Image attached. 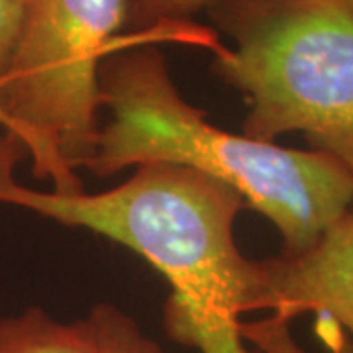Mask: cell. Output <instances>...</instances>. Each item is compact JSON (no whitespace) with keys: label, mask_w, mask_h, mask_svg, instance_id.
Wrapping results in <instances>:
<instances>
[{"label":"cell","mask_w":353,"mask_h":353,"mask_svg":"<svg viewBox=\"0 0 353 353\" xmlns=\"http://www.w3.org/2000/svg\"><path fill=\"white\" fill-rule=\"evenodd\" d=\"M24 148L0 136V202L57 224L81 228L138 253L167 281L163 326L171 340L201 353H257L240 334L255 310L257 261L240 252L234 226L245 208L238 192L187 167L148 163L104 192L61 194L12 176Z\"/></svg>","instance_id":"obj_1"},{"label":"cell","mask_w":353,"mask_h":353,"mask_svg":"<svg viewBox=\"0 0 353 353\" xmlns=\"http://www.w3.org/2000/svg\"><path fill=\"white\" fill-rule=\"evenodd\" d=\"M108 110L85 169L110 176L128 167L167 163L208 175L238 192L277 228L283 255L310 250L352 210L353 176L334 157L283 148L214 126L185 101L165 55L150 43L110 53L99 71Z\"/></svg>","instance_id":"obj_2"},{"label":"cell","mask_w":353,"mask_h":353,"mask_svg":"<svg viewBox=\"0 0 353 353\" xmlns=\"http://www.w3.org/2000/svg\"><path fill=\"white\" fill-rule=\"evenodd\" d=\"M214 71L250 106L243 136L303 134L353 176V10L343 0H230Z\"/></svg>","instance_id":"obj_3"},{"label":"cell","mask_w":353,"mask_h":353,"mask_svg":"<svg viewBox=\"0 0 353 353\" xmlns=\"http://www.w3.org/2000/svg\"><path fill=\"white\" fill-rule=\"evenodd\" d=\"M126 28V0H30L12 61L0 79L4 130L53 192L83 190L99 136L102 61L138 38ZM152 34V32H150Z\"/></svg>","instance_id":"obj_4"},{"label":"cell","mask_w":353,"mask_h":353,"mask_svg":"<svg viewBox=\"0 0 353 353\" xmlns=\"http://www.w3.org/2000/svg\"><path fill=\"white\" fill-rule=\"evenodd\" d=\"M255 310L292 322L312 312L353 340V208L310 250L257 261Z\"/></svg>","instance_id":"obj_5"},{"label":"cell","mask_w":353,"mask_h":353,"mask_svg":"<svg viewBox=\"0 0 353 353\" xmlns=\"http://www.w3.org/2000/svg\"><path fill=\"white\" fill-rule=\"evenodd\" d=\"M0 353H97L88 320L57 322L41 308L0 318Z\"/></svg>","instance_id":"obj_6"},{"label":"cell","mask_w":353,"mask_h":353,"mask_svg":"<svg viewBox=\"0 0 353 353\" xmlns=\"http://www.w3.org/2000/svg\"><path fill=\"white\" fill-rule=\"evenodd\" d=\"M97 353H163V350L139 330L138 322L124 310L99 303L88 314Z\"/></svg>","instance_id":"obj_7"},{"label":"cell","mask_w":353,"mask_h":353,"mask_svg":"<svg viewBox=\"0 0 353 353\" xmlns=\"http://www.w3.org/2000/svg\"><path fill=\"white\" fill-rule=\"evenodd\" d=\"M320 330V336L324 338L330 353H353V340L347 338L336 326ZM240 334L248 345H253L259 353H306L296 343L290 334V322L271 314L263 320L243 322L240 324Z\"/></svg>","instance_id":"obj_8"},{"label":"cell","mask_w":353,"mask_h":353,"mask_svg":"<svg viewBox=\"0 0 353 353\" xmlns=\"http://www.w3.org/2000/svg\"><path fill=\"white\" fill-rule=\"evenodd\" d=\"M230 0H126V28L134 34L183 28L190 16L210 12Z\"/></svg>","instance_id":"obj_9"},{"label":"cell","mask_w":353,"mask_h":353,"mask_svg":"<svg viewBox=\"0 0 353 353\" xmlns=\"http://www.w3.org/2000/svg\"><path fill=\"white\" fill-rule=\"evenodd\" d=\"M26 4L20 0H0V79L12 61L14 50L22 32Z\"/></svg>","instance_id":"obj_10"},{"label":"cell","mask_w":353,"mask_h":353,"mask_svg":"<svg viewBox=\"0 0 353 353\" xmlns=\"http://www.w3.org/2000/svg\"><path fill=\"white\" fill-rule=\"evenodd\" d=\"M0 126L2 128L6 126V120H4V114H2V110H0Z\"/></svg>","instance_id":"obj_11"},{"label":"cell","mask_w":353,"mask_h":353,"mask_svg":"<svg viewBox=\"0 0 353 353\" xmlns=\"http://www.w3.org/2000/svg\"><path fill=\"white\" fill-rule=\"evenodd\" d=\"M343 2H345V4H347V6L353 10V0H343Z\"/></svg>","instance_id":"obj_12"},{"label":"cell","mask_w":353,"mask_h":353,"mask_svg":"<svg viewBox=\"0 0 353 353\" xmlns=\"http://www.w3.org/2000/svg\"><path fill=\"white\" fill-rule=\"evenodd\" d=\"M20 2H24V4H28V2H30V0H20Z\"/></svg>","instance_id":"obj_13"}]
</instances>
